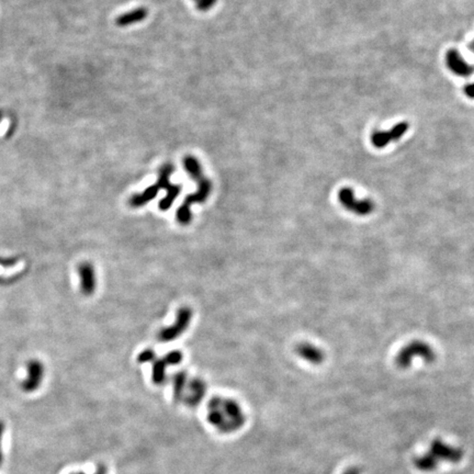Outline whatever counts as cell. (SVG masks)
<instances>
[{"label": "cell", "mask_w": 474, "mask_h": 474, "mask_svg": "<svg viewBox=\"0 0 474 474\" xmlns=\"http://www.w3.org/2000/svg\"><path fill=\"white\" fill-rule=\"evenodd\" d=\"M183 166L190 177L199 183L198 184V190L195 194L189 195L185 198L182 206L178 209L176 214V218L179 223L182 225H187L191 222V219H193V214H191L190 210L191 206L196 205V203H203L208 199L212 191V182L203 175L202 167L194 156H185L183 158Z\"/></svg>", "instance_id": "obj_1"}, {"label": "cell", "mask_w": 474, "mask_h": 474, "mask_svg": "<svg viewBox=\"0 0 474 474\" xmlns=\"http://www.w3.org/2000/svg\"><path fill=\"white\" fill-rule=\"evenodd\" d=\"M208 421L221 433L230 434L245 424V415L235 401L215 398L208 406Z\"/></svg>", "instance_id": "obj_2"}, {"label": "cell", "mask_w": 474, "mask_h": 474, "mask_svg": "<svg viewBox=\"0 0 474 474\" xmlns=\"http://www.w3.org/2000/svg\"><path fill=\"white\" fill-rule=\"evenodd\" d=\"M173 169H175V168H173L171 164H166L163 167H160L158 179L156 183L146 188L143 193L132 196L129 201L130 206L132 208L144 207L147 205L149 201L155 199L159 190L164 189L166 190L167 194L164 199L160 200L158 207L161 211H166V210L169 209L172 206L173 201L176 200V198L179 196L180 191H181V187H180V185L172 184L170 182V175L173 172Z\"/></svg>", "instance_id": "obj_3"}, {"label": "cell", "mask_w": 474, "mask_h": 474, "mask_svg": "<svg viewBox=\"0 0 474 474\" xmlns=\"http://www.w3.org/2000/svg\"><path fill=\"white\" fill-rule=\"evenodd\" d=\"M462 457L463 451L460 448L448 445L439 438H437L429 447V450L423 455H419L415 459L414 463L419 471L431 472L437 469V466L441 462H450L457 463Z\"/></svg>", "instance_id": "obj_4"}, {"label": "cell", "mask_w": 474, "mask_h": 474, "mask_svg": "<svg viewBox=\"0 0 474 474\" xmlns=\"http://www.w3.org/2000/svg\"><path fill=\"white\" fill-rule=\"evenodd\" d=\"M416 357L423 359L426 362H433L436 355L433 348H431L428 344H426L425 341L422 340H414L411 341V343L405 346L404 348H402L400 350L399 355L395 358V362H397V365L402 369H406L409 368L410 365L413 363L414 359Z\"/></svg>", "instance_id": "obj_5"}, {"label": "cell", "mask_w": 474, "mask_h": 474, "mask_svg": "<svg viewBox=\"0 0 474 474\" xmlns=\"http://www.w3.org/2000/svg\"><path fill=\"white\" fill-rule=\"evenodd\" d=\"M338 200L340 205L343 206L347 211H349L353 214L359 215V217H365L369 215L374 210L373 202L368 199L359 200L355 197L353 190L349 188H344L339 191Z\"/></svg>", "instance_id": "obj_6"}, {"label": "cell", "mask_w": 474, "mask_h": 474, "mask_svg": "<svg viewBox=\"0 0 474 474\" xmlns=\"http://www.w3.org/2000/svg\"><path fill=\"white\" fill-rule=\"evenodd\" d=\"M45 367L39 359H30L27 363V376L21 383V389L26 393H33L40 389L44 380Z\"/></svg>", "instance_id": "obj_7"}, {"label": "cell", "mask_w": 474, "mask_h": 474, "mask_svg": "<svg viewBox=\"0 0 474 474\" xmlns=\"http://www.w3.org/2000/svg\"><path fill=\"white\" fill-rule=\"evenodd\" d=\"M191 317H193V312L189 308L183 307L180 309L177 313L176 322L170 327H166L159 332V340L166 343V341H171L178 338L188 328Z\"/></svg>", "instance_id": "obj_8"}, {"label": "cell", "mask_w": 474, "mask_h": 474, "mask_svg": "<svg viewBox=\"0 0 474 474\" xmlns=\"http://www.w3.org/2000/svg\"><path fill=\"white\" fill-rule=\"evenodd\" d=\"M77 272L80 279V291L83 296L89 297L94 293L97 288L94 268L90 262L83 261L77 267Z\"/></svg>", "instance_id": "obj_9"}, {"label": "cell", "mask_w": 474, "mask_h": 474, "mask_svg": "<svg viewBox=\"0 0 474 474\" xmlns=\"http://www.w3.org/2000/svg\"><path fill=\"white\" fill-rule=\"evenodd\" d=\"M182 359L181 352L173 350L161 359L155 360L153 363V381L156 385H161L166 380V368L168 365L180 363Z\"/></svg>", "instance_id": "obj_10"}, {"label": "cell", "mask_w": 474, "mask_h": 474, "mask_svg": "<svg viewBox=\"0 0 474 474\" xmlns=\"http://www.w3.org/2000/svg\"><path fill=\"white\" fill-rule=\"evenodd\" d=\"M206 393V385L200 379L187 381L179 402H184L185 405L196 406L201 402Z\"/></svg>", "instance_id": "obj_11"}, {"label": "cell", "mask_w": 474, "mask_h": 474, "mask_svg": "<svg viewBox=\"0 0 474 474\" xmlns=\"http://www.w3.org/2000/svg\"><path fill=\"white\" fill-rule=\"evenodd\" d=\"M296 351L300 357L310 363L320 364L324 360V352L320 349V348H317L316 346L309 344V343L300 344L296 348Z\"/></svg>", "instance_id": "obj_12"}, {"label": "cell", "mask_w": 474, "mask_h": 474, "mask_svg": "<svg viewBox=\"0 0 474 474\" xmlns=\"http://www.w3.org/2000/svg\"><path fill=\"white\" fill-rule=\"evenodd\" d=\"M147 17V10L145 8H136L127 14L119 16L116 20V23L119 27H128L133 23L143 21Z\"/></svg>", "instance_id": "obj_13"}, {"label": "cell", "mask_w": 474, "mask_h": 474, "mask_svg": "<svg viewBox=\"0 0 474 474\" xmlns=\"http://www.w3.org/2000/svg\"><path fill=\"white\" fill-rule=\"evenodd\" d=\"M187 374L184 372H180V373H177L175 376H173V381H172V391H173V397L177 401L180 400V397H181L182 391L184 389L185 383H187Z\"/></svg>", "instance_id": "obj_14"}, {"label": "cell", "mask_w": 474, "mask_h": 474, "mask_svg": "<svg viewBox=\"0 0 474 474\" xmlns=\"http://www.w3.org/2000/svg\"><path fill=\"white\" fill-rule=\"evenodd\" d=\"M197 4V7L201 11H208L211 9L217 3V0H194Z\"/></svg>", "instance_id": "obj_15"}, {"label": "cell", "mask_w": 474, "mask_h": 474, "mask_svg": "<svg viewBox=\"0 0 474 474\" xmlns=\"http://www.w3.org/2000/svg\"><path fill=\"white\" fill-rule=\"evenodd\" d=\"M154 360H155V352L152 349L144 350L142 353H140V356H139V362L141 363L154 361Z\"/></svg>", "instance_id": "obj_16"}, {"label": "cell", "mask_w": 474, "mask_h": 474, "mask_svg": "<svg viewBox=\"0 0 474 474\" xmlns=\"http://www.w3.org/2000/svg\"><path fill=\"white\" fill-rule=\"evenodd\" d=\"M5 430H6V426L3 421H0V466H2L3 462H4V452H3V439H4V435H5Z\"/></svg>", "instance_id": "obj_17"}, {"label": "cell", "mask_w": 474, "mask_h": 474, "mask_svg": "<svg viewBox=\"0 0 474 474\" xmlns=\"http://www.w3.org/2000/svg\"><path fill=\"white\" fill-rule=\"evenodd\" d=\"M17 260V258H0V266L13 267L16 265Z\"/></svg>", "instance_id": "obj_18"}, {"label": "cell", "mask_w": 474, "mask_h": 474, "mask_svg": "<svg viewBox=\"0 0 474 474\" xmlns=\"http://www.w3.org/2000/svg\"><path fill=\"white\" fill-rule=\"evenodd\" d=\"M344 474H360L358 469H356V467H351V469L349 470H347Z\"/></svg>", "instance_id": "obj_19"}, {"label": "cell", "mask_w": 474, "mask_h": 474, "mask_svg": "<svg viewBox=\"0 0 474 474\" xmlns=\"http://www.w3.org/2000/svg\"><path fill=\"white\" fill-rule=\"evenodd\" d=\"M93 474H106V471L104 469H99L98 471H96V473Z\"/></svg>", "instance_id": "obj_20"}]
</instances>
